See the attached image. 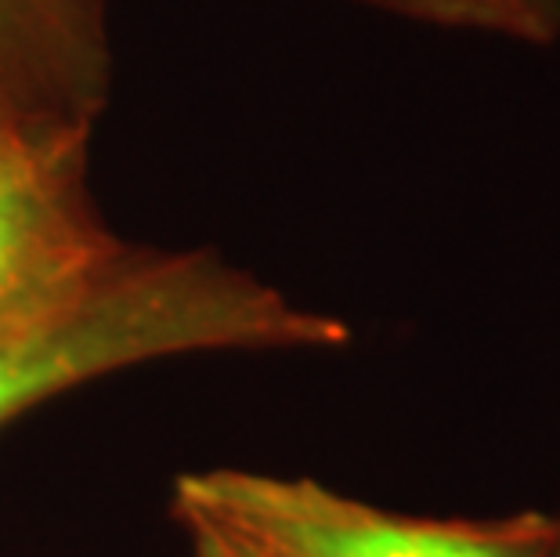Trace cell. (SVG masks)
<instances>
[{
  "mask_svg": "<svg viewBox=\"0 0 560 557\" xmlns=\"http://www.w3.org/2000/svg\"><path fill=\"white\" fill-rule=\"evenodd\" d=\"M348 340L343 318L290 301L213 251H135L83 304L0 337V428L130 365L213 351H329Z\"/></svg>",
  "mask_w": 560,
  "mask_h": 557,
  "instance_id": "6da1fadb",
  "label": "cell"
},
{
  "mask_svg": "<svg viewBox=\"0 0 560 557\" xmlns=\"http://www.w3.org/2000/svg\"><path fill=\"white\" fill-rule=\"evenodd\" d=\"M91 135L0 88V337L83 304L138 251L94 204Z\"/></svg>",
  "mask_w": 560,
  "mask_h": 557,
  "instance_id": "7a4b0ae2",
  "label": "cell"
},
{
  "mask_svg": "<svg viewBox=\"0 0 560 557\" xmlns=\"http://www.w3.org/2000/svg\"><path fill=\"white\" fill-rule=\"evenodd\" d=\"M177 518H196L279 557H553L560 518H416L343 496L315 478L196 471L174 485Z\"/></svg>",
  "mask_w": 560,
  "mask_h": 557,
  "instance_id": "3957f363",
  "label": "cell"
},
{
  "mask_svg": "<svg viewBox=\"0 0 560 557\" xmlns=\"http://www.w3.org/2000/svg\"><path fill=\"white\" fill-rule=\"evenodd\" d=\"M113 0H0V88L94 120L113 98Z\"/></svg>",
  "mask_w": 560,
  "mask_h": 557,
  "instance_id": "277c9868",
  "label": "cell"
},
{
  "mask_svg": "<svg viewBox=\"0 0 560 557\" xmlns=\"http://www.w3.org/2000/svg\"><path fill=\"white\" fill-rule=\"evenodd\" d=\"M359 4L427 26L485 33L532 47L560 40V0H359Z\"/></svg>",
  "mask_w": 560,
  "mask_h": 557,
  "instance_id": "5b68a950",
  "label": "cell"
},
{
  "mask_svg": "<svg viewBox=\"0 0 560 557\" xmlns=\"http://www.w3.org/2000/svg\"><path fill=\"white\" fill-rule=\"evenodd\" d=\"M182 525L188 529V536H192V557H279L268 547H260V543L240 536V532L210 525V521L185 518Z\"/></svg>",
  "mask_w": 560,
  "mask_h": 557,
  "instance_id": "8992f818",
  "label": "cell"
},
{
  "mask_svg": "<svg viewBox=\"0 0 560 557\" xmlns=\"http://www.w3.org/2000/svg\"><path fill=\"white\" fill-rule=\"evenodd\" d=\"M553 557H560V536H557V547H553Z\"/></svg>",
  "mask_w": 560,
  "mask_h": 557,
  "instance_id": "52a82bcc",
  "label": "cell"
}]
</instances>
